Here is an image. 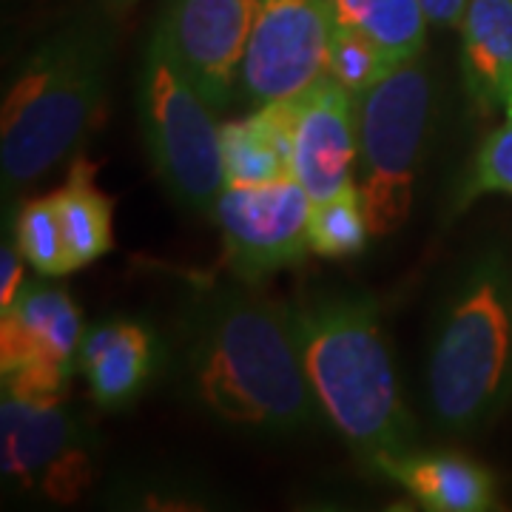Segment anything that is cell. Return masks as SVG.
Segmentation results:
<instances>
[{"mask_svg": "<svg viewBox=\"0 0 512 512\" xmlns=\"http://www.w3.org/2000/svg\"><path fill=\"white\" fill-rule=\"evenodd\" d=\"M177 365L200 410L256 439L302 436L322 416L293 308L251 282L211 285L191 296L180 319Z\"/></svg>", "mask_w": 512, "mask_h": 512, "instance_id": "1", "label": "cell"}, {"mask_svg": "<svg viewBox=\"0 0 512 512\" xmlns=\"http://www.w3.org/2000/svg\"><path fill=\"white\" fill-rule=\"evenodd\" d=\"M293 322L319 410L350 450L376 464L416 447L376 299L328 293L296 305Z\"/></svg>", "mask_w": 512, "mask_h": 512, "instance_id": "2", "label": "cell"}, {"mask_svg": "<svg viewBox=\"0 0 512 512\" xmlns=\"http://www.w3.org/2000/svg\"><path fill=\"white\" fill-rule=\"evenodd\" d=\"M424 402L444 436H476L512 402V262L484 248L444 293L424 353Z\"/></svg>", "mask_w": 512, "mask_h": 512, "instance_id": "3", "label": "cell"}, {"mask_svg": "<svg viewBox=\"0 0 512 512\" xmlns=\"http://www.w3.org/2000/svg\"><path fill=\"white\" fill-rule=\"evenodd\" d=\"M111 37L103 23H63L23 60L0 111L3 202L69 160L109 94Z\"/></svg>", "mask_w": 512, "mask_h": 512, "instance_id": "4", "label": "cell"}, {"mask_svg": "<svg viewBox=\"0 0 512 512\" xmlns=\"http://www.w3.org/2000/svg\"><path fill=\"white\" fill-rule=\"evenodd\" d=\"M163 37L151 32L137 72V117L148 163L188 214L214 217L225 188L222 126Z\"/></svg>", "mask_w": 512, "mask_h": 512, "instance_id": "5", "label": "cell"}, {"mask_svg": "<svg viewBox=\"0 0 512 512\" xmlns=\"http://www.w3.org/2000/svg\"><path fill=\"white\" fill-rule=\"evenodd\" d=\"M433 128V80L413 57L356 94V183L373 237L399 231L413 208V188Z\"/></svg>", "mask_w": 512, "mask_h": 512, "instance_id": "6", "label": "cell"}, {"mask_svg": "<svg viewBox=\"0 0 512 512\" xmlns=\"http://www.w3.org/2000/svg\"><path fill=\"white\" fill-rule=\"evenodd\" d=\"M83 333L80 308L69 293L26 285L18 302L0 313L3 390L29 402L66 399Z\"/></svg>", "mask_w": 512, "mask_h": 512, "instance_id": "7", "label": "cell"}, {"mask_svg": "<svg viewBox=\"0 0 512 512\" xmlns=\"http://www.w3.org/2000/svg\"><path fill=\"white\" fill-rule=\"evenodd\" d=\"M333 15L325 0H259L239 66V94L251 106L291 100L325 77Z\"/></svg>", "mask_w": 512, "mask_h": 512, "instance_id": "8", "label": "cell"}, {"mask_svg": "<svg viewBox=\"0 0 512 512\" xmlns=\"http://www.w3.org/2000/svg\"><path fill=\"white\" fill-rule=\"evenodd\" d=\"M311 208V194L293 177L251 188L225 185L214 220L220 225L231 274L256 285L296 265L311 251Z\"/></svg>", "mask_w": 512, "mask_h": 512, "instance_id": "9", "label": "cell"}, {"mask_svg": "<svg viewBox=\"0 0 512 512\" xmlns=\"http://www.w3.org/2000/svg\"><path fill=\"white\" fill-rule=\"evenodd\" d=\"M0 467L15 487L69 501L89 481V453L80 421L60 402H29L3 390Z\"/></svg>", "mask_w": 512, "mask_h": 512, "instance_id": "10", "label": "cell"}, {"mask_svg": "<svg viewBox=\"0 0 512 512\" xmlns=\"http://www.w3.org/2000/svg\"><path fill=\"white\" fill-rule=\"evenodd\" d=\"M256 9L259 0H168L154 26L214 111L237 97Z\"/></svg>", "mask_w": 512, "mask_h": 512, "instance_id": "11", "label": "cell"}, {"mask_svg": "<svg viewBox=\"0 0 512 512\" xmlns=\"http://www.w3.org/2000/svg\"><path fill=\"white\" fill-rule=\"evenodd\" d=\"M356 160V97L325 74L296 97L293 180L311 200H325L356 183Z\"/></svg>", "mask_w": 512, "mask_h": 512, "instance_id": "12", "label": "cell"}, {"mask_svg": "<svg viewBox=\"0 0 512 512\" xmlns=\"http://www.w3.org/2000/svg\"><path fill=\"white\" fill-rule=\"evenodd\" d=\"M160 362V339L134 319H111L83 333L77 370L103 410H123L134 402Z\"/></svg>", "mask_w": 512, "mask_h": 512, "instance_id": "13", "label": "cell"}, {"mask_svg": "<svg viewBox=\"0 0 512 512\" xmlns=\"http://www.w3.org/2000/svg\"><path fill=\"white\" fill-rule=\"evenodd\" d=\"M399 484L424 510L487 512L498 507L495 478L487 467L453 450H404L370 464Z\"/></svg>", "mask_w": 512, "mask_h": 512, "instance_id": "14", "label": "cell"}, {"mask_svg": "<svg viewBox=\"0 0 512 512\" xmlns=\"http://www.w3.org/2000/svg\"><path fill=\"white\" fill-rule=\"evenodd\" d=\"M296 97L254 106L242 120L222 126L225 185H271L293 177Z\"/></svg>", "mask_w": 512, "mask_h": 512, "instance_id": "15", "label": "cell"}, {"mask_svg": "<svg viewBox=\"0 0 512 512\" xmlns=\"http://www.w3.org/2000/svg\"><path fill=\"white\" fill-rule=\"evenodd\" d=\"M458 29L470 97L481 109H512V0H470Z\"/></svg>", "mask_w": 512, "mask_h": 512, "instance_id": "16", "label": "cell"}, {"mask_svg": "<svg viewBox=\"0 0 512 512\" xmlns=\"http://www.w3.org/2000/svg\"><path fill=\"white\" fill-rule=\"evenodd\" d=\"M52 197L72 274L109 254L114 245V208L97 185V168L86 157L74 160L66 183L52 191Z\"/></svg>", "mask_w": 512, "mask_h": 512, "instance_id": "17", "label": "cell"}, {"mask_svg": "<svg viewBox=\"0 0 512 512\" xmlns=\"http://www.w3.org/2000/svg\"><path fill=\"white\" fill-rule=\"evenodd\" d=\"M333 23L376 40L396 63L421 57L427 43V12L421 0H325Z\"/></svg>", "mask_w": 512, "mask_h": 512, "instance_id": "18", "label": "cell"}, {"mask_svg": "<svg viewBox=\"0 0 512 512\" xmlns=\"http://www.w3.org/2000/svg\"><path fill=\"white\" fill-rule=\"evenodd\" d=\"M370 234L365 197L359 183L345 185L325 200H313L311 208V254L322 259H348L365 251Z\"/></svg>", "mask_w": 512, "mask_h": 512, "instance_id": "19", "label": "cell"}, {"mask_svg": "<svg viewBox=\"0 0 512 512\" xmlns=\"http://www.w3.org/2000/svg\"><path fill=\"white\" fill-rule=\"evenodd\" d=\"M15 245L26 259V265H32L37 274H72L69 256H66V242H63V228H60V220H57V205L52 194L20 205L18 217H15Z\"/></svg>", "mask_w": 512, "mask_h": 512, "instance_id": "20", "label": "cell"}, {"mask_svg": "<svg viewBox=\"0 0 512 512\" xmlns=\"http://www.w3.org/2000/svg\"><path fill=\"white\" fill-rule=\"evenodd\" d=\"M396 66H402V63H396L376 40H370L356 29L339 26V23L333 26L325 74L333 77L339 86H345L353 97L370 89L373 83H379Z\"/></svg>", "mask_w": 512, "mask_h": 512, "instance_id": "21", "label": "cell"}, {"mask_svg": "<svg viewBox=\"0 0 512 512\" xmlns=\"http://www.w3.org/2000/svg\"><path fill=\"white\" fill-rule=\"evenodd\" d=\"M487 194H510L512 197V109L504 111L501 126L490 131L473 157V165L461 183L458 208Z\"/></svg>", "mask_w": 512, "mask_h": 512, "instance_id": "22", "label": "cell"}, {"mask_svg": "<svg viewBox=\"0 0 512 512\" xmlns=\"http://www.w3.org/2000/svg\"><path fill=\"white\" fill-rule=\"evenodd\" d=\"M0 251H3L0 254V313H3L18 302V296L26 288V282H23L26 259L18 251V245H9V242H3Z\"/></svg>", "mask_w": 512, "mask_h": 512, "instance_id": "23", "label": "cell"}, {"mask_svg": "<svg viewBox=\"0 0 512 512\" xmlns=\"http://www.w3.org/2000/svg\"><path fill=\"white\" fill-rule=\"evenodd\" d=\"M467 3L470 0H421L430 26H441V29H458L467 12Z\"/></svg>", "mask_w": 512, "mask_h": 512, "instance_id": "24", "label": "cell"}, {"mask_svg": "<svg viewBox=\"0 0 512 512\" xmlns=\"http://www.w3.org/2000/svg\"><path fill=\"white\" fill-rule=\"evenodd\" d=\"M109 6H114V9H123V6H131V3H137V0H106Z\"/></svg>", "mask_w": 512, "mask_h": 512, "instance_id": "25", "label": "cell"}]
</instances>
